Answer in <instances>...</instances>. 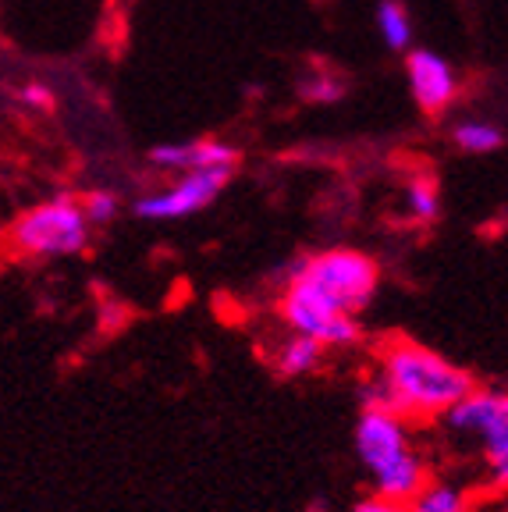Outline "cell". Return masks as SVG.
I'll list each match as a JSON object with an SVG mask.
<instances>
[{"mask_svg": "<svg viewBox=\"0 0 508 512\" xmlns=\"http://www.w3.org/2000/svg\"><path fill=\"white\" fill-rule=\"evenodd\" d=\"M381 377L388 384L391 413L434 420L445 416L448 406L473 392V377L445 356L423 349L416 342H391L381 356Z\"/></svg>", "mask_w": 508, "mask_h": 512, "instance_id": "cell-1", "label": "cell"}, {"mask_svg": "<svg viewBox=\"0 0 508 512\" xmlns=\"http://www.w3.org/2000/svg\"><path fill=\"white\" fill-rule=\"evenodd\" d=\"M89 221L75 196H54L36 203L11 224L8 242L25 260H50V256H79L89 246Z\"/></svg>", "mask_w": 508, "mask_h": 512, "instance_id": "cell-2", "label": "cell"}, {"mask_svg": "<svg viewBox=\"0 0 508 512\" xmlns=\"http://www.w3.org/2000/svg\"><path fill=\"white\" fill-rule=\"evenodd\" d=\"M295 278L313 285L327 303H334L342 313H359L374 303L377 285H381V267L374 256L359 253V249H327L310 260L292 267Z\"/></svg>", "mask_w": 508, "mask_h": 512, "instance_id": "cell-3", "label": "cell"}, {"mask_svg": "<svg viewBox=\"0 0 508 512\" xmlns=\"http://www.w3.org/2000/svg\"><path fill=\"white\" fill-rule=\"evenodd\" d=\"M281 320L295 335H310L317 338L324 349H342V345H356L359 342V320L352 313H342L334 303H327L317 288L306 285L302 278L288 274V285L281 292Z\"/></svg>", "mask_w": 508, "mask_h": 512, "instance_id": "cell-4", "label": "cell"}, {"mask_svg": "<svg viewBox=\"0 0 508 512\" xmlns=\"http://www.w3.org/2000/svg\"><path fill=\"white\" fill-rule=\"evenodd\" d=\"M445 420L452 431L484 434V456L494 466V491H505L508 480V399L505 392L477 388L462 395L455 406L445 409Z\"/></svg>", "mask_w": 508, "mask_h": 512, "instance_id": "cell-5", "label": "cell"}, {"mask_svg": "<svg viewBox=\"0 0 508 512\" xmlns=\"http://www.w3.org/2000/svg\"><path fill=\"white\" fill-rule=\"evenodd\" d=\"M235 171L228 168H199V171H182L175 175V182H167L164 189L146 192L135 200V217L143 221H182L199 210H207L210 203H217V196L224 192V185L231 182Z\"/></svg>", "mask_w": 508, "mask_h": 512, "instance_id": "cell-6", "label": "cell"}, {"mask_svg": "<svg viewBox=\"0 0 508 512\" xmlns=\"http://www.w3.org/2000/svg\"><path fill=\"white\" fill-rule=\"evenodd\" d=\"M405 79H409L416 107L427 114L448 111L459 96V75H455L452 61H445L434 50H405Z\"/></svg>", "mask_w": 508, "mask_h": 512, "instance_id": "cell-7", "label": "cell"}, {"mask_svg": "<svg viewBox=\"0 0 508 512\" xmlns=\"http://www.w3.org/2000/svg\"><path fill=\"white\" fill-rule=\"evenodd\" d=\"M356 452L370 473L395 463L402 452H409V434H405L402 416L391 409H363L356 424Z\"/></svg>", "mask_w": 508, "mask_h": 512, "instance_id": "cell-8", "label": "cell"}, {"mask_svg": "<svg viewBox=\"0 0 508 512\" xmlns=\"http://www.w3.org/2000/svg\"><path fill=\"white\" fill-rule=\"evenodd\" d=\"M153 171L160 175H182L199 168H239V150L221 139H182V143H160L150 153Z\"/></svg>", "mask_w": 508, "mask_h": 512, "instance_id": "cell-9", "label": "cell"}, {"mask_svg": "<svg viewBox=\"0 0 508 512\" xmlns=\"http://www.w3.org/2000/svg\"><path fill=\"white\" fill-rule=\"evenodd\" d=\"M374 480H377V495L395 498V502H409V498H416L427 488V466H423L413 452H402L395 463L377 470Z\"/></svg>", "mask_w": 508, "mask_h": 512, "instance_id": "cell-10", "label": "cell"}, {"mask_svg": "<svg viewBox=\"0 0 508 512\" xmlns=\"http://www.w3.org/2000/svg\"><path fill=\"white\" fill-rule=\"evenodd\" d=\"M452 143L455 150L469 153V157H487V153H498L505 146V132L487 118H466L452 128Z\"/></svg>", "mask_w": 508, "mask_h": 512, "instance_id": "cell-11", "label": "cell"}, {"mask_svg": "<svg viewBox=\"0 0 508 512\" xmlns=\"http://www.w3.org/2000/svg\"><path fill=\"white\" fill-rule=\"evenodd\" d=\"M324 363V345L310 335H292L278 352V374L281 377H302Z\"/></svg>", "mask_w": 508, "mask_h": 512, "instance_id": "cell-12", "label": "cell"}, {"mask_svg": "<svg viewBox=\"0 0 508 512\" xmlns=\"http://www.w3.org/2000/svg\"><path fill=\"white\" fill-rule=\"evenodd\" d=\"M377 36H381L388 50L405 54V50L413 47V15H409V8L398 4V0H381V8H377Z\"/></svg>", "mask_w": 508, "mask_h": 512, "instance_id": "cell-13", "label": "cell"}, {"mask_svg": "<svg viewBox=\"0 0 508 512\" xmlns=\"http://www.w3.org/2000/svg\"><path fill=\"white\" fill-rule=\"evenodd\" d=\"M405 207L413 214V221L420 224H430L437 221L441 214V192H437V182L427 175H416L405 182Z\"/></svg>", "mask_w": 508, "mask_h": 512, "instance_id": "cell-14", "label": "cell"}, {"mask_svg": "<svg viewBox=\"0 0 508 512\" xmlns=\"http://www.w3.org/2000/svg\"><path fill=\"white\" fill-rule=\"evenodd\" d=\"M405 512H466V498L459 488H448V484H434V488H423L416 498L405 502Z\"/></svg>", "mask_w": 508, "mask_h": 512, "instance_id": "cell-15", "label": "cell"}, {"mask_svg": "<svg viewBox=\"0 0 508 512\" xmlns=\"http://www.w3.org/2000/svg\"><path fill=\"white\" fill-rule=\"evenodd\" d=\"M79 203H82V214H86L89 228H104V224H111L114 217H118V210H121L118 192H111V189L86 192Z\"/></svg>", "mask_w": 508, "mask_h": 512, "instance_id": "cell-16", "label": "cell"}, {"mask_svg": "<svg viewBox=\"0 0 508 512\" xmlns=\"http://www.w3.org/2000/svg\"><path fill=\"white\" fill-rule=\"evenodd\" d=\"M302 93H306V100H313V104H338L345 96V82L331 79V75H313V79L302 86Z\"/></svg>", "mask_w": 508, "mask_h": 512, "instance_id": "cell-17", "label": "cell"}, {"mask_svg": "<svg viewBox=\"0 0 508 512\" xmlns=\"http://www.w3.org/2000/svg\"><path fill=\"white\" fill-rule=\"evenodd\" d=\"M18 100H22L25 107H32V111H54V93H50V86H43V82H25V86L18 89Z\"/></svg>", "mask_w": 508, "mask_h": 512, "instance_id": "cell-18", "label": "cell"}, {"mask_svg": "<svg viewBox=\"0 0 508 512\" xmlns=\"http://www.w3.org/2000/svg\"><path fill=\"white\" fill-rule=\"evenodd\" d=\"M356 512H405V502H395V498L374 495V498H363V502L356 505Z\"/></svg>", "mask_w": 508, "mask_h": 512, "instance_id": "cell-19", "label": "cell"}]
</instances>
